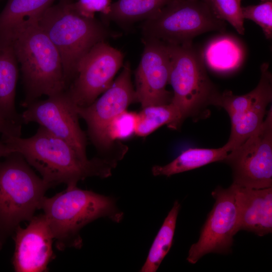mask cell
<instances>
[{
    "instance_id": "83f0119b",
    "label": "cell",
    "mask_w": 272,
    "mask_h": 272,
    "mask_svg": "<svg viewBox=\"0 0 272 272\" xmlns=\"http://www.w3.org/2000/svg\"><path fill=\"white\" fill-rule=\"evenodd\" d=\"M14 152L10 146L0 139V159Z\"/></svg>"
},
{
    "instance_id": "4fadbf2b",
    "label": "cell",
    "mask_w": 272,
    "mask_h": 272,
    "mask_svg": "<svg viewBox=\"0 0 272 272\" xmlns=\"http://www.w3.org/2000/svg\"><path fill=\"white\" fill-rule=\"evenodd\" d=\"M144 49L135 73L137 102L142 107L171 102L172 93L166 89L170 72V53L168 43L143 38Z\"/></svg>"
},
{
    "instance_id": "ac0fdd59",
    "label": "cell",
    "mask_w": 272,
    "mask_h": 272,
    "mask_svg": "<svg viewBox=\"0 0 272 272\" xmlns=\"http://www.w3.org/2000/svg\"><path fill=\"white\" fill-rule=\"evenodd\" d=\"M228 153L224 146L216 149L189 148L182 152L169 163L153 166L152 172L154 176L170 177L212 163L222 162Z\"/></svg>"
},
{
    "instance_id": "ba28073f",
    "label": "cell",
    "mask_w": 272,
    "mask_h": 272,
    "mask_svg": "<svg viewBox=\"0 0 272 272\" xmlns=\"http://www.w3.org/2000/svg\"><path fill=\"white\" fill-rule=\"evenodd\" d=\"M260 126L222 161L231 168L233 184L250 188L272 187V109Z\"/></svg>"
},
{
    "instance_id": "d6986e66",
    "label": "cell",
    "mask_w": 272,
    "mask_h": 272,
    "mask_svg": "<svg viewBox=\"0 0 272 272\" xmlns=\"http://www.w3.org/2000/svg\"><path fill=\"white\" fill-rule=\"evenodd\" d=\"M54 1L8 0L0 14V40H7L20 25L36 19Z\"/></svg>"
},
{
    "instance_id": "7402d4cb",
    "label": "cell",
    "mask_w": 272,
    "mask_h": 272,
    "mask_svg": "<svg viewBox=\"0 0 272 272\" xmlns=\"http://www.w3.org/2000/svg\"><path fill=\"white\" fill-rule=\"evenodd\" d=\"M137 113L135 134L139 137H146L164 125L177 129L183 121L178 109L172 103L148 106Z\"/></svg>"
},
{
    "instance_id": "ffe728a7",
    "label": "cell",
    "mask_w": 272,
    "mask_h": 272,
    "mask_svg": "<svg viewBox=\"0 0 272 272\" xmlns=\"http://www.w3.org/2000/svg\"><path fill=\"white\" fill-rule=\"evenodd\" d=\"M243 50L238 42L229 36H221L207 45L204 53L205 61L213 70L227 73L237 69L241 63Z\"/></svg>"
},
{
    "instance_id": "8fae6325",
    "label": "cell",
    "mask_w": 272,
    "mask_h": 272,
    "mask_svg": "<svg viewBox=\"0 0 272 272\" xmlns=\"http://www.w3.org/2000/svg\"><path fill=\"white\" fill-rule=\"evenodd\" d=\"M122 67L119 75L99 98L88 106H76L79 116L87 123L91 141L101 151H107L111 146L106 134L110 122L130 104L137 102L130 64L126 62Z\"/></svg>"
},
{
    "instance_id": "5bb4252c",
    "label": "cell",
    "mask_w": 272,
    "mask_h": 272,
    "mask_svg": "<svg viewBox=\"0 0 272 272\" xmlns=\"http://www.w3.org/2000/svg\"><path fill=\"white\" fill-rule=\"evenodd\" d=\"M25 228L14 231L15 251L12 258L17 272H43L53 257L54 241L44 214L34 216Z\"/></svg>"
},
{
    "instance_id": "603a6c76",
    "label": "cell",
    "mask_w": 272,
    "mask_h": 272,
    "mask_svg": "<svg viewBox=\"0 0 272 272\" xmlns=\"http://www.w3.org/2000/svg\"><path fill=\"white\" fill-rule=\"evenodd\" d=\"M215 14L221 20L230 23L237 32L243 35L245 32L241 0H210Z\"/></svg>"
},
{
    "instance_id": "277c9868",
    "label": "cell",
    "mask_w": 272,
    "mask_h": 272,
    "mask_svg": "<svg viewBox=\"0 0 272 272\" xmlns=\"http://www.w3.org/2000/svg\"><path fill=\"white\" fill-rule=\"evenodd\" d=\"M72 3L62 0L36 19L60 54L66 89L76 76L82 58L98 42L119 35L103 22L79 14Z\"/></svg>"
},
{
    "instance_id": "484cf974",
    "label": "cell",
    "mask_w": 272,
    "mask_h": 272,
    "mask_svg": "<svg viewBox=\"0 0 272 272\" xmlns=\"http://www.w3.org/2000/svg\"><path fill=\"white\" fill-rule=\"evenodd\" d=\"M111 4V0H78L72 3L77 12L90 18H95L96 13H100L102 16L107 14Z\"/></svg>"
},
{
    "instance_id": "9c48e42d",
    "label": "cell",
    "mask_w": 272,
    "mask_h": 272,
    "mask_svg": "<svg viewBox=\"0 0 272 272\" xmlns=\"http://www.w3.org/2000/svg\"><path fill=\"white\" fill-rule=\"evenodd\" d=\"M124 55L102 41L95 44L80 60L76 76L65 90L79 107L92 103L107 90L123 65Z\"/></svg>"
},
{
    "instance_id": "5b68a950",
    "label": "cell",
    "mask_w": 272,
    "mask_h": 272,
    "mask_svg": "<svg viewBox=\"0 0 272 272\" xmlns=\"http://www.w3.org/2000/svg\"><path fill=\"white\" fill-rule=\"evenodd\" d=\"M0 161V250L21 222L40 209L51 186L38 176L24 158L13 152Z\"/></svg>"
},
{
    "instance_id": "8992f818",
    "label": "cell",
    "mask_w": 272,
    "mask_h": 272,
    "mask_svg": "<svg viewBox=\"0 0 272 272\" xmlns=\"http://www.w3.org/2000/svg\"><path fill=\"white\" fill-rule=\"evenodd\" d=\"M170 53L169 84L173 89L171 102L182 119H197L209 114L208 109L220 94L206 71L203 57L192 42L168 44Z\"/></svg>"
},
{
    "instance_id": "6da1fadb",
    "label": "cell",
    "mask_w": 272,
    "mask_h": 272,
    "mask_svg": "<svg viewBox=\"0 0 272 272\" xmlns=\"http://www.w3.org/2000/svg\"><path fill=\"white\" fill-rule=\"evenodd\" d=\"M2 139L14 152L20 153L51 186L64 183L72 187L87 177H108L117 164L107 157L82 158L68 143L40 125L31 137Z\"/></svg>"
},
{
    "instance_id": "e0dca14e",
    "label": "cell",
    "mask_w": 272,
    "mask_h": 272,
    "mask_svg": "<svg viewBox=\"0 0 272 272\" xmlns=\"http://www.w3.org/2000/svg\"><path fill=\"white\" fill-rule=\"evenodd\" d=\"M171 0H117L112 3L109 12L102 16L108 25L112 21L120 27L128 28L135 22L153 16Z\"/></svg>"
},
{
    "instance_id": "f1b7e54d",
    "label": "cell",
    "mask_w": 272,
    "mask_h": 272,
    "mask_svg": "<svg viewBox=\"0 0 272 272\" xmlns=\"http://www.w3.org/2000/svg\"><path fill=\"white\" fill-rule=\"evenodd\" d=\"M201 1L206 3V4H207L211 8L210 0H201Z\"/></svg>"
},
{
    "instance_id": "7a4b0ae2",
    "label": "cell",
    "mask_w": 272,
    "mask_h": 272,
    "mask_svg": "<svg viewBox=\"0 0 272 272\" xmlns=\"http://www.w3.org/2000/svg\"><path fill=\"white\" fill-rule=\"evenodd\" d=\"M11 43L20 64L26 108L43 95L53 96L66 89L60 54L36 19L18 26L6 40Z\"/></svg>"
},
{
    "instance_id": "4316f807",
    "label": "cell",
    "mask_w": 272,
    "mask_h": 272,
    "mask_svg": "<svg viewBox=\"0 0 272 272\" xmlns=\"http://www.w3.org/2000/svg\"><path fill=\"white\" fill-rule=\"evenodd\" d=\"M22 125L6 120L0 116V133L2 137H21Z\"/></svg>"
},
{
    "instance_id": "9a60e30c",
    "label": "cell",
    "mask_w": 272,
    "mask_h": 272,
    "mask_svg": "<svg viewBox=\"0 0 272 272\" xmlns=\"http://www.w3.org/2000/svg\"><path fill=\"white\" fill-rule=\"evenodd\" d=\"M238 208L237 232L263 236L272 231V187L250 188L232 184Z\"/></svg>"
},
{
    "instance_id": "3957f363",
    "label": "cell",
    "mask_w": 272,
    "mask_h": 272,
    "mask_svg": "<svg viewBox=\"0 0 272 272\" xmlns=\"http://www.w3.org/2000/svg\"><path fill=\"white\" fill-rule=\"evenodd\" d=\"M40 209L47 220L56 247L60 250L80 248L83 245L80 231L93 221L107 218L119 223L123 217L114 198L77 186L67 187L50 197L44 196Z\"/></svg>"
},
{
    "instance_id": "f546056e",
    "label": "cell",
    "mask_w": 272,
    "mask_h": 272,
    "mask_svg": "<svg viewBox=\"0 0 272 272\" xmlns=\"http://www.w3.org/2000/svg\"><path fill=\"white\" fill-rule=\"evenodd\" d=\"M262 2H265V1H271V0H261Z\"/></svg>"
},
{
    "instance_id": "52a82bcc",
    "label": "cell",
    "mask_w": 272,
    "mask_h": 272,
    "mask_svg": "<svg viewBox=\"0 0 272 272\" xmlns=\"http://www.w3.org/2000/svg\"><path fill=\"white\" fill-rule=\"evenodd\" d=\"M226 24L201 0H171L143 21V38L171 44L192 42L196 36L211 31L223 32Z\"/></svg>"
},
{
    "instance_id": "7c38bea8",
    "label": "cell",
    "mask_w": 272,
    "mask_h": 272,
    "mask_svg": "<svg viewBox=\"0 0 272 272\" xmlns=\"http://www.w3.org/2000/svg\"><path fill=\"white\" fill-rule=\"evenodd\" d=\"M76 106L65 91L31 103L21 114L22 122L38 123L66 141L82 158L87 159V137L80 126Z\"/></svg>"
},
{
    "instance_id": "44dd1931",
    "label": "cell",
    "mask_w": 272,
    "mask_h": 272,
    "mask_svg": "<svg viewBox=\"0 0 272 272\" xmlns=\"http://www.w3.org/2000/svg\"><path fill=\"white\" fill-rule=\"evenodd\" d=\"M180 207L178 201L176 200L157 233L140 271H156L168 254L173 243Z\"/></svg>"
},
{
    "instance_id": "cb8c5ba5",
    "label": "cell",
    "mask_w": 272,
    "mask_h": 272,
    "mask_svg": "<svg viewBox=\"0 0 272 272\" xmlns=\"http://www.w3.org/2000/svg\"><path fill=\"white\" fill-rule=\"evenodd\" d=\"M138 113L127 110L116 116L109 124L106 130V138L112 145L117 140L127 139L135 134Z\"/></svg>"
},
{
    "instance_id": "30bf717a",
    "label": "cell",
    "mask_w": 272,
    "mask_h": 272,
    "mask_svg": "<svg viewBox=\"0 0 272 272\" xmlns=\"http://www.w3.org/2000/svg\"><path fill=\"white\" fill-rule=\"evenodd\" d=\"M212 195L215 199L213 207L201 229L198 240L188 251L186 260L191 264L209 253H230L234 236L237 233L238 208L233 185L227 188L218 186Z\"/></svg>"
},
{
    "instance_id": "2e32d148",
    "label": "cell",
    "mask_w": 272,
    "mask_h": 272,
    "mask_svg": "<svg viewBox=\"0 0 272 272\" xmlns=\"http://www.w3.org/2000/svg\"><path fill=\"white\" fill-rule=\"evenodd\" d=\"M18 74V61L11 43L0 40V116L22 125L21 114L15 107Z\"/></svg>"
},
{
    "instance_id": "d4e9b609",
    "label": "cell",
    "mask_w": 272,
    "mask_h": 272,
    "mask_svg": "<svg viewBox=\"0 0 272 272\" xmlns=\"http://www.w3.org/2000/svg\"><path fill=\"white\" fill-rule=\"evenodd\" d=\"M244 19L254 21L261 28L267 39L272 38V2H262L256 5L241 7Z\"/></svg>"
}]
</instances>
